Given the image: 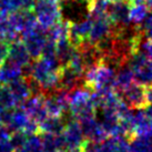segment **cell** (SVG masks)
<instances>
[{
    "label": "cell",
    "instance_id": "obj_1",
    "mask_svg": "<svg viewBox=\"0 0 152 152\" xmlns=\"http://www.w3.org/2000/svg\"><path fill=\"white\" fill-rule=\"evenodd\" d=\"M32 10L38 23L45 29H49L62 19L60 0H36Z\"/></svg>",
    "mask_w": 152,
    "mask_h": 152
},
{
    "label": "cell",
    "instance_id": "obj_25",
    "mask_svg": "<svg viewBox=\"0 0 152 152\" xmlns=\"http://www.w3.org/2000/svg\"><path fill=\"white\" fill-rule=\"evenodd\" d=\"M135 51L143 55L145 58L152 59V40L145 37V34L142 32L137 40L135 43Z\"/></svg>",
    "mask_w": 152,
    "mask_h": 152
},
{
    "label": "cell",
    "instance_id": "obj_8",
    "mask_svg": "<svg viewBox=\"0 0 152 152\" xmlns=\"http://www.w3.org/2000/svg\"><path fill=\"white\" fill-rule=\"evenodd\" d=\"M62 137L64 140L66 149H80L86 140L80 123L76 119H71L66 123Z\"/></svg>",
    "mask_w": 152,
    "mask_h": 152
},
{
    "label": "cell",
    "instance_id": "obj_12",
    "mask_svg": "<svg viewBox=\"0 0 152 152\" xmlns=\"http://www.w3.org/2000/svg\"><path fill=\"white\" fill-rule=\"evenodd\" d=\"M4 86L8 87L9 91L11 92L13 99L17 102V106H21L22 103L31 96L28 81H27L25 77L18 78V79L11 81L10 83Z\"/></svg>",
    "mask_w": 152,
    "mask_h": 152
},
{
    "label": "cell",
    "instance_id": "obj_26",
    "mask_svg": "<svg viewBox=\"0 0 152 152\" xmlns=\"http://www.w3.org/2000/svg\"><path fill=\"white\" fill-rule=\"evenodd\" d=\"M15 107H17V102L13 99L8 87L4 86L0 90V108L1 109H11Z\"/></svg>",
    "mask_w": 152,
    "mask_h": 152
},
{
    "label": "cell",
    "instance_id": "obj_29",
    "mask_svg": "<svg viewBox=\"0 0 152 152\" xmlns=\"http://www.w3.org/2000/svg\"><path fill=\"white\" fill-rule=\"evenodd\" d=\"M22 131L25 132L27 135H31V134H37L39 133V123L37 121H34L32 119H30L27 121L25 128L22 129Z\"/></svg>",
    "mask_w": 152,
    "mask_h": 152
},
{
    "label": "cell",
    "instance_id": "obj_36",
    "mask_svg": "<svg viewBox=\"0 0 152 152\" xmlns=\"http://www.w3.org/2000/svg\"><path fill=\"white\" fill-rule=\"evenodd\" d=\"M142 109H143L145 115H147L149 119H152V102H151V103L145 104V107H144V108H142Z\"/></svg>",
    "mask_w": 152,
    "mask_h": 152
},
{
    "label": "cell",
    "instance_id": "obj_16",
    "mask_svg": "<svg viewBox=\"0 0 152 152\" xmlns=\"http://www.w3.org/2000/svg\"><path fill=\"white\" fill-rule=\"evenodd\" d=\"M66 127V121L62 117H52L48 115L45 120L39 122V133H51L60 134Z\"/></svg>",
    "mask_w": 152,
    "mask_h": 152
},
{
    "label": "cell",
    "instance_id": "obj_14",
    "mask_svg": "<svg viewBox=\"0 0 152 152\" xmlns=\"http://www.w3.org/2000/svg\"><path fill=\"white\" fill-rule=\"evenodd\" d=\"M134 82L133 70L129 67V64H123L115 70V80H114V89L118 93L124 91Z\"/></svg>",
    "mask_w": 152,
    "mask_h": 152
},
{
    "label": "cell",
    "instance_id": "obj_31",
    "mask_svg": "<svg viewBox=\"0 0 152 152\" xmlns=\"http://www.w3.org/2000/svg\"><path fill=\"white\" fill-rule=\"evenodd\" d=\"M140 29L142 30L143 32H148V31H152V12L149 11V13L147 15L145 19L143 20V22L139 26Z\"/></svg>",
    "mask_w": 152,
    "mask_h": 152
},
{
    "label": "cell",
    "instance_id": "obj_18",
    "mask_svg": "<svg viewBox=\"0 0 152 152\" xmlns=\"http://www.w3.org/2000/svg\"><path fill=\"white\" fill-rule=\"evenodd\" d=\"M133 70L134 82L143 87L152 86V59H145Z\"/></svg>",
    "mask_w": 152,
    "mask_h": 152
},
{
    "label": "cell",
    "instance_id": "obj_43",
    "mask_svg": "<svg viewBox=\"0 0 152 152\" xmlns=\"http://www.w3.org/2000/svg\"><path fill=\"white\" fill-rule=\"evenodd\" d=\"M109 2H114V1H117V0H108Z\"/></svg>",
    "mask_w": 152,
    "mask_h": 152
},
{
    "label": "cell",
    "instance_id": "obj_4",
    "mask_svg": "<svg viewBox=\"0 0 152 152\" xmlns=\"http://www.w3.org/2000/svg\"><path fill=\"white\" fill-rule=\"evenodd\" d=\"M9 21L15 29L21 34L30 30L32 27L37 25V17L32 9H23V10H16L8 13Z\"/></svg>",
    "mask_w": 152,
    "mask_h": 152
},
{
    "label": "cell",
    "instance_id": "obj_39",
    "mask_svg": "<svg viewBox=\"0 0 152 152\" xmlns=\"http://www.w3.org/2000/svg\"><path fill=\"white\" fill-rule=\"evenodd\" d=\"M62 152H81V149H64Z\"/></svg>",
    "mask_w": 152,
    "mask_h": 152
},
{
    "label": "cell",
    "instance_id": "obj_23",
    "mask_svg": "<svg viewBox=\"0 0 152 152\" xmlns=\"http://www.w3.org/2000/svg\"><path fill=\"white\" fill-rule=\"evenodd\" d=\"M149 13V9L144 2H138V4H130V11H129V18H130L131 25L140 26L145 19L147 15Z\"/></svg>",
    "mask_w": 152,
    "mask_h": 152
},
{
    "label": "cell",
    "instance_id": "obj_32",
    "mask_svg": "<svg viewBox=\"0 0 152 152\" xmlns=\"http://www.w3.org/2000/svg\"><path fill=\"white\" fill-rule=\"evenodd\" d=\"M0 12L2 13L12 12L11 0H0Z\"/></svg>",
    "mask_w": 152,
    "mask_h": 152
},
{
    "label": "cell",
    "instance_id": "obj_2",
    "mask_svg": "<svg viewBox=\"0 0 152 152\" xmlns=\"http://www.w3.org/2000/svg\"><path fill=\"white\" fill-rule=\"evenodd\" d=\"M47 40V29L37 22L30 30L21 34V41L29 52L31 59H38L41 56V50Z\"/></svg>",
    "mask_w": 152,
    "mask_h": 152
},
{
    "label": "cell",
    "instance_id": "obj_3",
    "mask_svg": "<svg viewBox=\"0 0 152 152\" xmlns=\"http://www.w3.org/2000/svg\"><path fill=\"white\" fill-rule=\"evenodd\" d=\"M130 4L131 2H129L128 0H117L114 2H110L108 17L114 27L120 28L131 25L129 18Z\"/></svg>",
    "mask_w": 152,
    "mask_h": 152
},
{
    "label": "cell",
    "instance_id": "obj_11",
    "mask_svg": "<svg viewBox=\"0 0 152 152\" xmlns=\"http://www.w3.org/2000/svg\"><path fill=\"white\" fill-rule=\"evenodd\" d=\"M83 86V78L78 76L71 68L68 66L62 67L59 70V89L71 91L77 87Z\"/></svg>",
    "mask_w": 152,
    "mask_h": 152
},
{
    "label": "cell",
    "instance_id": "obj_7",
    "mask_svg": "<svg viewBox=\"0 0 152 152\" xmlns=\"http://www.w3.org/2000/svg\"><path fill=\"white\" fill-rule=\"evenodd\" d=\"M91 26H92V18L89 15H87L80 20L70 22L69 37H68L69 41L77 48L82 41L88 39L89 32L91 30Z\"/></svg>",
    "mask_w": 152,
    "mask_h": 152
},
{
    "label": "cell",
    "instance_id": "obj_5",
    "mask_svg": "<svg viewBox=\"0 0 152 152\" xmlns=\"http://www.w3.org/2000/svg\"><path fill=\"white\" fill-rule=\"evenodd\" d=\"M79 123L87 140H90L93 142H102L108 138V134L102 128L100 120H98L96 115L86 117L79 120Z\"/></svg>",
    "mask_w": 152,
    "mask_h": 152
},
{
    "label": "cell",
    "instance_id": "obj_27",
    "mask_svg": "<svg viewBox=\"0 0 152 152\" xmlns=\"http://www.w3.org/2000/svg\"><path fill=\"white\" fill-rule=\"evenodd\" d=\"M27 138L28 135L26 134L22 130L13 131L9 135V143L11 144V147L13 148V150L20 148H25L26 142H27Z\"/></svg>",
    "mask_w": 152,
    "mask_h": 152
},
{
    "label": "cell",
    "instance_id": "obj_30",
    "mask_svg": "<svg viewBox=\"0 0 152 152\" xmlns=\"http://www.w3.org/2000/svg\"><path fill=\"white\" fill-rule=\"evenodd\" d=\"M9 46H10V43L8 41H6L4 39L0 38V64H4V61L8 59Z\"/></svg>",
    "mask_w": 152,
    "mask_h": 152
},
{
    "label": "cell",
    "instance_id": "obj_21",
    "mask_svg": "<svg viewBox=\"0 0 152 152\" xmlns=\"http://www.w3.org/2000/svg\"><path fill=\"white\" fill-rule=\"evenodd\" d=\"M28 120H29V115L27 114V112L22 108V106L15 107L12 110L11 121H10V124L7 127V129L9 130L10 133L13 132V131L22 130Z\"/></svg>",
    "mask_w": 152,
    "mask_h": 152
},
{
    "label": "cell",
    "instance_id": "obj_17",
    "mask_svg": "<svg viewBox=\"0 0 152 152\" xmlns=\"http://www.w3.org/2000/svg\"><path fill=\"white\" fill-rule=\"evenodd\" d=\"M40 139L45 152H62L66 149L62 133L60 134L40 133Z\"/></svg>",
    "mask_w": 152,
    "mask_h": 152
},
{
    "label": "cell",
    "instance_id": "obj_6",
    "mask_svg": "<svg viewBox=\"0 0 152 152\" xmlns=\"http://www.w3.org/2000/svg\"><path fill=\"white\" fill-rule=\"evenodd\" d=\"M114 26L110 21L108 16L92 18V26L89 32L88 41L92 45H97L104 38L113 34Z\"/></svg>",
    "mask_w": 152,
    "mask_h": 152
},
{
    "label": "cell",
    "instance_id": "obj_24",
    "mask_svg": "<svg viewBox=\"0 0 152 152\" xmlns=\"http://www.w3.org/2000/svg\"><path fill=\"white\" fill-rule=\"evenodd\" d=\"M110 2L108 0H92L88 6V15L91 18L108 16Z\"/></svg>",
    "mask_w": 152,
    "mask_h": 152
},
{
    "label": "cell",
    "instance_id": "obj_10",
    "mask_svg": "<svg viewBox=\"0 0 152 152\" xmlns=\"http://www.w3.org/2000/svg\"><path fill=\"white\" fill-rule=\"evenodd\" d=\"M30 119L37 122H41L48 117L46 106H45V94L30 96L21 104Z\"/></svg>",
    "mask_w": 152,
    "mask_h": 152
},
{
    "label": "cell",
    "instance_id": "obj_44",
    "mask_svg": "<svg viewBox=\"0 0 152 152\" xmlns=\"http://www.w3.org/2000/svg\"><path fill=\"white\" fill-rule=\"evenodd\" d=\"M0 110H1V108H0Z\"/></svg>",
    "mask_w": 152,
    "mask_h": 152
},
{
    "label": "cell",
    "instance_id": "obj_13",
    "mask_svg": "<svg viewBox=\"0 0 152 152\" xmlns=\"http://www.w3.org/2000/svg\"><path fill=\"white\" fill-rule=\"evenodd\" d=\"M8 59L20 67H23L31 62V57H30L29 52L25 47L23 42L21 41V39L10 43Z\"/></svg>",
    "mask_w": 152,
    "mask_h": 152
},
{
    "label": "cell",
    "instance_id": "obj_19",
    "mask_svg": "<svg viewBox=\"0 0 152 152\" xmlns=\"http://www.w3.org/2000/svg\"><path fill=\"white\" fill-rule=\"evenodd\" d=\"M77 48L69 41V39H64V40H60L57 42L56 56L61 64V68L69 64L70 60L72 59V57L75 56Z\"/></svg>",
    "mask_w": 152,
    "mask_h": 152
},
{
    "label": "cell",
    "instance_id": "obj_38",
    "mask_svg": "<svg viewBox=\"0 0 152 152\" xmlns=\"http://www.w3.org/2000/svg\"><path fill=\"white\" fill-rule=\"evenodd\" d=\"M144 4L147 6V8L149 9V11L152 12V0H144Z\"/></svg>",
    "mask_w": 152,
    "mask_h": 152
},
{
    "label": "cell",
    "instance_id": "obj_33",
    "mask_svg": "<svg viewBox=\"0 0 152 152\" xmlns=\"http://www.w3.org/2000/svg\"><path fill=\"white\" fill-rule=\"evenodd\" d=\"M0 152H13V148L9 143L8 140H4L0 142Z\"/></svg>",
    "mask_w": 152,
    "mask_h": 152
},
{
    "label": "cell",
    "instance_id": "obj_34",
    "mask_svg": "<svg viewBox=\"0 0 152 152\" xmlns=\"http://www.w3.org/2000/svg\"><path fill=\"white\" fill-rule=\"evenodd\" d=\"M9 135H10V132L8 129L2 124H0V142L4 141V140H8Z\"/></svg>",
    "mask_w": 152,
    "mask_h": 152
},
{
    "label": "cell",
    "instance_id": "obj_28",
    "mask_svg": "<svg viewBox=\"0 0 152 152\" xmlns=\"http://www.w3.org/2000/svg\"><path fill=\"white\" fill-rule=\"evenodd\" d=\"M25 148L28 150V152H45L42 149L40 135H39L38 133H37V134L28 135Z\"/></svg>",
    "mask_w": 152,
    "mask_h": 152
},
{
    "label": "cell",
    "instance_id": "obj_42",
    "mask_svg": "<svg viewBox=\"0 0 152 152\" xmlns=\"http://www.w3.org/2000/svg\"><path fill=\"white\" fill-rule=\"evenodd\" d=\"M2 87H4V85H2V83H1V81H0V90H1V88H2Z\"/></svg>",
    "mask_w": 152,
    "mask_h": 152
},
{
    "label": "cell",
    "instance_id": "obj_15",
    "mask_svg": "<svg viewBox=\"0 0 152 152\" xmlns=\"http://www.w3.org/2000/svg\"><path fill=\"white\" fill-rule=\"evenodd\" d=\"M22 77V68L7 59L0 64V81L2 85H8L11 81Z\"/></svg>",
    "mask_w": 152,
    "mask_h": 152
},
{
    "label": "cell",
    "instance_id": "obj_22",
    "mask_svg": "<svg viewBox=\"0 0 152 152\" xmlns=\"http://www.w3.org/2000/svg\"><path fill=\"white\" fill-rule=\"evenodd\" d=\"M130 152H152V137L133 135L129 139Z\"/></svg>",
    "mask_w": 152,
    "mask_h": 152
},
{
    "label": "cell",
    "instance_id": "obj_40",
    "mask_svg": "<svg viewBox=\"0 0 152 152\" xmlns=\"http://www.w3.org/2000/svg\"><path fill=\"white\" fill-rule=\"evenodd\" d=\"M13 152H28V150L26 148H20V149H16L13 150Z\"/></svg>",
    "mask_w": 152,
    "mask_h": 152
},
{
    "label": "cell",
    "instance_id": "obj_9",
    "mask_svg": "<svg viewBox=\"0 0 152 152\" xmlns=\"http://www.w3.org/2000/svg\"><path fill=\"white\" fill-rule=\"evenodd\" d=\"M122 100L131 109H142L147 104L145 100V87L133 82L124 91L119 93Z\"/></svg>",
    "mask_w": 152,
    "mask_h": 152
},
{
    "label": "cell",
    "instance_id": "obj_37",
    "mask_svg": "<svg viewBox=\"0 0 152 152\" xmlns=\"http://www.w3.org/2000/svg\"><path fill=\"white\" fill-rule=\"evenodd\" d=\"M67 1H75V2H78V4H85L88 7L89 4L92 1V0H67Z\"/></svg>",
    "mask_w": 152,
    "mask_h": 152
},
{
    "label": "cell",
    "instance_id": "obj_35",
    "mask_svg": "<svg viewBox=\"0 0 152 152\" xmlns=\"http://www.w3.org/2000/svg\"><path fill=\"white\" fill-rule=\"evenodd\" d=\"M145 100H147V104L152 102V86L145 87Z\"/></svg>",
    "mask_w": 152,
    "mask_h": 152
},
{
    "label": "cell",
    "instance_id": "obj_20",
    "mask_svg": "<svg viewBox=\"0 0 152 152\" xmlns=\"http://www.w3.org/2000/svg\"><path fill=\"white\" fill-rule=\"evenodd\" d=\"M69 28H70V21L61 19L60 21L47 29V38L58 42L60 40L68 39L69 37Z\"/></svg>",
    "mask_w": 152,
    "mask_h": 152
},
{
    "label": "cell",
    "instance_id": "obj_41",
    "mask_svg": "<svg viewBox=\"0 0 152 152\" xmlns=\"http://www.w3.org/2000/svg\"><path fill=\"white\" fill-rule=\"evenodd\" d=\"M145 34V37H148L149 39H151L152 40V31H148V32H143Z\"/></svg>",
    "mask_w": 152,
    "mask_h": 152
}]
</instances>
